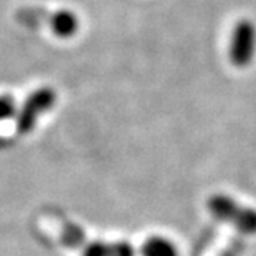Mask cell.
<instances>
[{
    "instance_id": "obj_1",
    "label": "cell",
    "mask_w": 256,
    "mask_h": 256,
    "mask_svg": "<svg viewBox=\"0 0 256 256\" xmlns=\"http://www.w3.org/2000/svg\"><path fill=\"white\" fill-rule=\"evenodd\" d=\"M207 207L214 218L232 224L240 232L247 234L256 233V208L236 202L232 196L222 193L210 196Z\"/></svg>"
},
{
    "instance_id": "obj_2",
    "label": "cell",
    "mask_w": 256,
    "mask_h": 256,
    "mask_svg": "<svg viewBox=\"0 0 256 256\" xmlns=\"http://www.w3.org/2000/svg\"><path fill=\"white\" fill-rule=\"evenodd\" d=\"M58 102V93L51 86H40L24 100L16 114V130L19 134L32 133L39 119Z\"/></svg>"
},
{
    "instance_id": "obj_3",
    "label": "cell",
    "mask_w": 256,
    "mask_h": 256,
    "mask_svg": "<svg viewBox=\"0 0 256 256\" xmlns=\"http://www.w3.org/2000/svg\"><path fill=\"white\" fill-rule=\"evenodd\" d=\"M256 56V25L250 19H241L236 22L230 45H228V58L233 66L247 68L252 65Z\"/></svg>"
},
{
    "instance_id": "obj_4",
    "label": "cell",
    "mask_w": 256,
    "mask_h": 256,
    "mask_svg": "<svg viewBox=\"0 0 256 256\" xmlns=\"http://www.w3.org/2000/svg\"><path fill=\"white\" fill-rule=\"evenodd\" d=\"M48 26L52 34L60 39H70L76 36L80 30V20L74 11L71 10H58L51 12Z\"/></svg>"
},
{
    "instance_id": "obj_5",
    "label": "cell",
    "mask_w": 256,
    "mask_h": 256,
    "mask_svg": "<svg viewBox=\"0 0 256 256\" xmlns=\"http://www.w3.org/2000/svg\"><path fill=\"white\" fill-rule=\"evenodd\" d=\"M84 256H133V248L128 244H106V242H90Z\"/></svg>"
},
{
    "instance_id": "obj_6",
    "label": "cell",
    "mask_w": 256,
    "mask_h": 256,
    "mask_svg": "<svg viewBox=\"0 0 256 256\" xmlns=\"http://www.w3.org/2000/svg\"><path fill=\"white\" fill-rule=\"evenodd\" d=\"M144 256H178V250L172 241L162 236H153L142 247Z\"/></svg>"
},
{
    "instance_id": "obj_7",
    "label": "cell",
    "mask_w": 256,
    "mask_h": 256,
    "mask_svg": "<svg viewBox=\"0 0 256 256\" xmlns=\"http://www.w3.org/2000/svg\"><path fill=\"white\" fill-rule=\"evenodd\" d=\"M17 108L19 106H17V102L12 96H10V94L0 96V122L16 118Z\"/></svg>"
}]
</instances>
